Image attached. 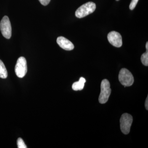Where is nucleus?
<instances>
[{"label": "nucleus", "instance_id": "obj_9", "mask_svg": "<svg viewBox=\"0 0 148 148\" xmlns=\"http://www.w3.org/2000/svg\"><path fill=\"white\" fill-rule=\"evenodd\" d=\"M86 82L84 78L81 77L80 78L79 81L74 82L72 85V88L74 90H82L84 88L85 83Z\"/></svg>", "mask_w": 148, "mask_h": 148}, {"label": "nucleus", "instance_id": "obj_17", "mask_svg": "<svg viewBox=\"0 0 148 148\" xmlns=\"http://www.w3.org/2000/svg\"><path fill=\"white\" fill-rule=\"evenodd\" d=\"M116 1H119V0H116Z\"/></svg>", "mask_w": 148, "mask_h": 148}, {"label": "nucleus", "instance_id": "obj_6", "mask_svg": "<svg viewBox=\"0 0 148 148\" xmlns=\"http://www.w3.org/2000/svg\"><path fill=\"white\" fill-rule=\"evenodd\" d=\"M27 72V62L24 57H19L17 60L15 67V72L16 76L19 78L25 76Z\"/></svg>", "mask_w": 148, "mask_h": 148}, {"label": "nucleus", "instance_id": "obj_15", "mask_svg": "<svg viewBox=\"0 0 148 148\" xmlns=\"http://www.w3.org/2000/svg\"><path fill=\"white\" fill-rule=\"evenodd\" d=\"M145 108L146 110H148V96L147 97V99H146L145 101Z\"/></svg>", "mask_w": 148, "mask_h": 148}, {"label": "nucleus", "instance_id": "obj_14", "mask_svg": "<svg viewBox=\"0 0 148 148\" xmlns=\"http://www.w3.org/2000/svg\"><path fill=\"white\" fill-rule=\"evenodd\" d=\"M39 1L42 5L46 6L49 3L51 0H39Z\"/></svg>", "mask_w": 148, "mask_h": 148}, {"label": "nucleus", "instance_id": "obj_2", "mask_svg": "<svg viewBox=\"0 0 148 148\" xmlns=\"http://www.w3.org/2000/svg\"><path fill=\"white\" fill-rule=\"evenodd\" d=\"M111 93L110 84L108 80L103 79L101 84V92L99 97V103L105 104L108 102Z\"/></svg>", "mask_w": 148, "mask_h": 148}, {"label": "nucleus", "instance_id": "obj_1", "mask_svg": "<svg viewBox=\"0 0 148 148\" xmlns=\"http://www.w3.org/2000/svg\"><path fill=\"white\" fill-rule=\"evenodd\" d=\"M96 9V5L92 2H89L82 5L75 12V16L82 18L94 12Z\"/></svg>", "mask_w": 148, "mask_h": 148}, {"label": "nucleus", "instance_id": "obj_8", "mask_svg": "<svg viewBox=\"0 0 148 148\" xmlns=\"http://www.w3.org/2000/svg\"><path fill=\"white\" fill-rule=\"evenodd\" d=\"M56 41L58 45L65 50L71 51L74 49V46L73 43L65 37H58Z\"/></svg>", "mask_w": 148, "mask_h": 148}, {"label": "nucleus", "instance_id": "obj_13", "mask_svg": "<svg viewBox=\"0 0 148 148\" xmlns=\"http://www.w3.org/2000/svg\"><path fill=\"white\" fill-rule=\"evenodd\" d=\"M139 0H132L129 6L130 9L133 10L135 8Z\"/></svg>", "mask_w": 148, "mask_h": 148}, {"label": "nucleus", "instance_id": "obj_12", "mask_svg": "<svg viewBox=\"0 0 148 148\" xmlns=\"http://www.w3.org/2000/svg\"><path fill=\"white\" fill-rule=\"evenodd\" d=\"M17 147L18 148H27V146L25 145L23 140L21 138H18L17 140Z\"/></svg>", "mask_w": 148, "mask_h": 148}, {"label": "nucleus", "instance_id": "obj_11", "mask_svg": "<svg viewBox=\"0 0 148 148\" xmlns=\"http://www.w3.org/2000/svg\"><path fill=\"white\" fill-rule=\"evenodd\" d=\"M141 60L143 65L145 66H148V51L143 54L141 56Z\"/></svg>", "mask_w": 148, "mask_h": 148}, {"label": "nucleus", "instance_id": "obj_7", "mask_svg": "<svg viewBox=\"0 0 148 148\" xmlns=\"http://www.w3.org/2000/svg\"><path fill=\"white\" fill-rule=\"evenodd\" d=\"M108 38L109 42L114 46L120 47L122 45V39L118 32L113 31L109 33Z\"/></svg>", "mask_w": 148, "mask_h": 148}, {"label": "nucleus", "instance_id": "obj_3", "mask_svg": "<svg viewBox=\"0 0 148 148\" xmlns=\"http://www.w3.org/2000/svg\"><path fill=\"white\" fill-rule=\"evenodd\" d=\"M119 79L122 85L126 86H132L134 82V77L130 71L126 69H122L119 72Z\"/></svg>", "mask_w": 148, "mask_h": 148}, {"label": "nucleus", "instance_id": "obj_16", "mask_svg": "<svg viewBox=\"0 0 148 148\" xmlns=\"http://www.w3.org/2000/svg\"><path fill=\"white\" fill-rule=\"evenodd\" d=\"M146 49H147V51H148V42H147L146 43Z\"/></svg>", "mask_w": 148, "mask_h": 148}, {"label": "nucleus", "instance_id": "obj_4", "mask_svg": "<svg viewBox=\"0 0 148 148\" xmlns=\"http://www.w3.org/2000/svg\"><path fill=\"white\" fill-rule=\"evenodd\" d=\"M133 118L131 115L124 113L122 115L120 123L121 132L125 135H127L130 132V127L132 125Z\"/></svg>", "mask_w": 148, "mask_h": 148}, {"label": "nucleus", "instance_id": "obj_10", "mask_svg": "<svg viewBox=\"0 0 148 148\" xmlns=\"http://www.w3.org/2000/svg\"><path fill=\"white\" fill-rule=\"evenodd\" d=\"M8 77V72L4 64L0 60V78L6 79Z\"/></svg>", "mask_w": 148, "mask_h": 148}, {"label": "nucleus", "instance_id": "obj_5", "mask_svg": "<svg viewBox=\"0 0 148 148\" xmlns=\"http://www.w3.org/2000/svg\"><path fill=\"white\" fill-rule=\"evenodd\" d=\"M0 29L3 36L8 39L10 38L12 36V27L8 16H4L1 20Z\"/></svg>", "mask_w": 148, "mask_h": 148}]
</instances>
